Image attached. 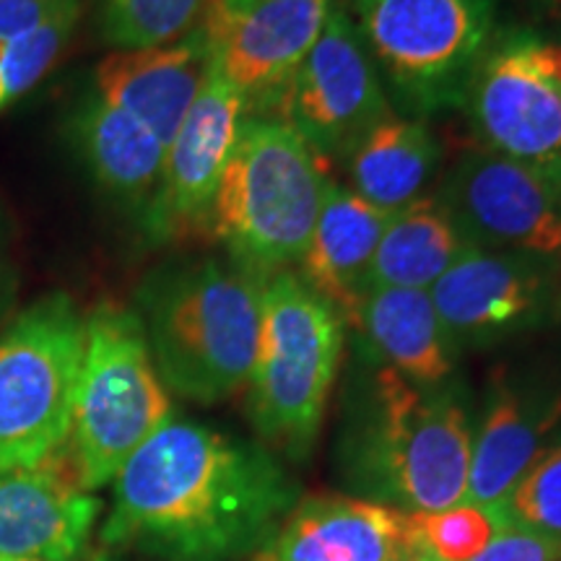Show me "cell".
<instances>
[{
    "label": "cell",
    "mask_w": 561,
    "mask_h": 561,
    "mask_svg": "<svg viewBox=\"0 0 561 561\" xmlns=\"http://www.w3.org/2000/svg\"><path fill=\"white\" fill-rule=\"evenodd\" d=\"M437 161V138L424 123L390 115L348 153L351 191L392 216L421 198Z\"/></svg>",
    "instance_id": "603a6c76"
},
{
    "label": "cell",
    "mask_w": 561,
    "mask_h": 561,
    "mask_svg": "<svg viewBox=\"0 0 561 561\" xmlns=\"http://www.w3.org/2000/svg\"><path fill=\"white\" fill-rule=\"evenodd\" d=\"M476 250L439 198L421 195L390 216L371 263V289L430 291L466 252Z\"/></svg>",
    "instance_id": "7402d4cb"
},
{
    "label": "cell",
    "mask_w": 561,
    "mask_h": 561,
    "mask_svg": "<svg viewBox=\"0 0 561 561\" xmlns=\"http://www.w3.org/2000/svg\"><path fill=\"white\" fill-rule=\"evenodd\" d=\"M172 403L153 367L144 322L121 305L87 318V346L66 455L83 491L102 489L170 421Z\"/></svg>",
    "instance_id": "8992f818"
},
{
    "label": "cell",
    "mask_w": 561,
    "mask_h": 561,
    "mask_svg": "<svg viewBox=\"0 0 561 561\" xmlns=\"http://www.w3.org/2000/svg\"><path fill=\"white\" fill-rule=\"evenodd\" d=\"M549 5H551V11L557 13V16H561V0H549Z\"/></svg>",
    "instance_id": "1f68e13d"
},
{
    "label": "cell",
    "mask_w": 561,
    "mask_h": 561,
    "mask_svg": "<svg viewBox=\"0 0 561 561\" xmlns=\"http://www.w3.org/2000/svg\"><path fill=\"white\" fill-rule=\"evenodd\" d=\"M439 201L476 250L561 255V187L528 164L471 153L447 174Z\"/></svg>",
    "instance_id": "30bf717a"
},
{
    "label": "cell",
    "mask_w": 561,
    "mask_h": 561,
    "mask_svg": "<svg viewBox=\"0 0 561 561\" xmlns=\"http://www.w3.org/2000/svg\"><path fill=\"white\" fill-rule=\"evenodd\" d=\"M320 153L280 121H242L210 229L252 278L301 263L328 187Z\"/></svg>",
    "instance_id": "277c9868"
},
{
    "label": "cell",
    "mask_w": 561,
    "mask_h": 561,
    "mask_svg": "<svg viewBox=\"0 0 561 561\" xmlns=\"http://www.w3.org/2000/svg\"><path fill=\"white\" fill-rule=\"evenodd\" d=\"M405 561H434V559H432V557H426V553H424V551H421V549H419V546H416V551H413V553H411V557H409V559H405Z\"/></svg>",
    "instance_id": "f546056e"
},
{
    "label": "cell",
    "mask_w": 561,
    "mask_h": 561,
    "mask_svg": "<svg viewBox=\"0 0 561 561\" xmlns=\"http://www.w3.org/2000/svg\"><path fill=\"white\" fill-rule=\"evenodd\" d=\"M0 561H34V559H0Z\"/></svg>",
    "instance_id": "836d02e7"
},
{
    "label": "cell",
    "mask_w": 561,
    "mask_h": 561,
    "mask_svg": "<svg viewBox=\"0 0 561 561\" xmlns=\"http://www.w3.org/2000/svg\"><path fill=\"white\" fill-rule=\"evenodd\" d=\"M198 30L216 66L244 94H271L318 42L333 0H206Z\"/></svg>",
    "instance_id": "7c38bea8"
},
{
    "label": "cell",
    "mask_w": 561,
    "mask_h": 561,
    "mask_svg": "<svg viewBox=\"0 0 561 561\" xmlns=\"http://www.w3.org/2000/svg\"><path fill=\"white\" fill-rule=\"evenodd\" d=\"M81 0H60L58 9L21 37L0 42V112L50 73L73 37Z\"/></svg>",
    "instance_id": "cb8c5ba5"
},
{
    "label": "cell",
    "mask_w": 561,
    "mask_h": 561,
    "mask_svg": "<svg viewBox=\"0 0 561 561\" xmlns=\"http://www.w3.org/2000/svg\"><path fill=\"white\" fill-rule=\"evenodd\" d=\"M354 325L385 362L416 385H442L453 375L455 346L430 291L371 289Z\"/></svg>",
    "instance_id": "d6986e66"
},
{
    "label": "cell",
    "mask_w": 561,
    "mask_h": 561,
    "mask_svg": "<svg viewBox=\"0 0 561 561\" xmlns=\"http://www.w3.org/2000/svg\"><path fill=\"white\" fill-rule=\"evenodd\" d=\"M102 546L159 561L261 553L299 486L261 447L198 421L170 419L117 471Z\"/></svg>",
    "instance_id": "6da1fadb"
},
{
    "label": "cell",
    "mask_w": 561,
    "mask_h": 561,
    "mask_svg": "<svg viewBox=\"0 0 561 561\" xmlns=\"http://www.w3.org/2000/svg\"><path fill=\"white\" fill-rule=\"evenodd\" d=\"M413 543L434 561H471L504 525L500 512L460 502L437 512H405Z\"/></svg>",
    "instance_id": "484cf974"
},
{
    "label": "cell",
    "mask_w": 561,
    "mask_h": 561,
    "mask_svg": "<svg viewBox=\"0 0 561 561\" xmlns=\"http://www.w3.org/2000/svg\"><path fill=\"white\" fill-rule=\"evenodd\" d=\"M210 68L208 42L201 30L170 45L115 50L94 70L96 94L112 107L144 123L170 146Z\"/></svg>",
    "instance_id": "e0dca14e"
},
{
    "label": "cell",
    "mask_w": 561,
    "mask_h": 561,
    "mask_svg": "<svg viewBox=\"0 0 561 561\" xmlns=\"http://www.w3.org/2000/svg\"><path fill=\"white\" fill-rule=\"evenodd\" d=\"M496 0H375L364 16L371 58L413 94L450 89L473 68Z\"/></svg>",
    "instance_id": "8fae6325"
},
{
    "label": "cell",
    "mask_w": 561,
    "mask_h": 561,
    "mask_svg": "<svg viewBox=\"0 0 561 561\" xmlns=\"http://www.w3.org/2000/svg\"><path fill=\"white\" fill-rule=\"evenodd\" d=\"M500 515L504 523L561 541V445L543 450L512 489Z\"/></svg>",
    "instance_id": "4316f807"
},
{
    "label": "cell",
    "mask_w": 561,
    "mask_h": 561,
    "mask_svg": "<svg viewBox=\"0 0 561 561\" xmlns=\"http://www.w3.org/2000/svg\"><path fill=\"white\" fill-rule=\"evenodd\" d=\"M252 561H261V559H252Z\"/></svg>",
    "instance_id": "d590c367"
},
{
    "label": "cell",
    "mask_w": 561,
    "mask_h": 561,
    "mask_svg": "<svg viewBox=\"0 0 561 561\" xmlns=\"http://www.w3.org/2000/svg\"><path fill=\"white\" fill-rule=\"evenodd\" d=\"M206 0H96V21L107 45L140 50L178 42L203 13Z\"/></svg>",
    "instance_id": "d4e9b609"
},
{
    "label": "cell",
    "mask_w": 561,
    "mask_h": 561,
    "mask_svg": "<svg viewBox=\"0 0 561 561\" xmlns=\"http://www.w3.org/2000/svg\"><path fill=\"white\" fill-rule=\"evenodd\" d=\"M416 551L405 512L354 496L294 504L261 561H405Z\"/></svg>",
    "instance_id": "2e32d148"
},
{
    "label": "cell",
    "mask_w": 561,
    "mask_h": 561,
    "mask_svg": "<svg viewBox=\"0 0 561 561\" xmlns=\"http://www.w3.org/2000/svg\"><path fill=\"white\" fill-rule=\"evenodd\" d=\"M60 0H0V42L21 37L58 9Z\"/></svg>",
    "instance_id": "f1b7e54d"
},
{
    "label": "cell",
    "mask_w": 561,
    "mask_h": 561,
    "mask_svg": "<svg viewBox=\"0 0 561 561\" xmlns=\"http://www.w3.org/2000/svg\"><path fill=\"white\" fill-rule=\"evenodd\" d=\"M559 416L561 403L536 409L520 392L510 388L496 390L486 419L473 437L471 476L462 502L500 512L533 460L543 453V434Z\"/></svg>",
    "instance_id": "44dd1931"
},
{
    "label": "cell",
    "mask_w": 561,
    "mask_h": 561,
    "mask_svg": "<svg viewBox=\"0 0 561 561\" xmlns=\"http://www.w3.org/2000/svg\"><path fill=\"white\" fill-rule=\"evenodd\" d=\"M546 278L517 252L471 250L439 280L430 297L453 346H481L536 318Z\"/></svg>",
    "instance_id": "9a60e30c"
},
{
    "label": "cell",
    "mask_w": 561,
    "mask_h": 561,
    "mask_svg": "<svg viewBox=\"0 0 561 561\" xmlns=\"http://www.w3.org/2000/svg\"><path fill=\"white\" fill-rule=\"evenodd\" d=\"M371 3H375V0H356V9H359V11L364 13V11H367V9H369V5H371Z\"/></svg>",
    "instance_id": "4dcf8cb0"
},
{
    "label": "cell",
    "mask_w": 561,
    "mask_h": 561,
    "mask_svg": "<svg viewBox=\"0 0 561 561\" xmlns=\"http://www.w3.org/2000/svg\"><path fill=\"white\" fill-rule=\"evenodd\" d=\"M140 307L164 388L195 403H219L248 385L261 343L255 278L203 261L151 278Z\"/></svg>",
    "instance_id": "7a4b0ae2"
},
{
    "label": "cell",
    "mask_w": 561,
    "mask_h": 561,
    "mask_svg": "<svg viewBox=\"0 0 561 561\" xmlns=\"http://www.w3.org/2000/svg\"><path fill=\"white\" fill-rule=\"evenodd\" d=\"M94 561H110V559H107V557H96Z\"/></svg>",
    "instance_id": "e575fe53"
},
{
    "label": "cell",
    "mask_w": 561,
    "mask_h": 561,
    "mask_svg": "<svg viewBox=\"0 0 561 561\" xmlns=\"http://www.w3.org/2000/svg\"><path fill=\"white\" fill-rule=\"evenodd\" d=\"M244 94L231 87L210 55L206 81L167 146L164 172L151 203V227L159 234H187L210 219L221 174L244 121Z\"/></svg>",
    "instance_id": "4fadbf2b"
},
{
    "label": "cell",
    "mask_w": 561,
    "mask_h": 561,
    "mask_svg": "<svg viewBox=\"0 0 561 561\" xmlns=\"http://www.w3.org/2000/svg\"><path fill=\"white\" fill-rule=\"evenodd\" d=\"M87 320L66 294L26 307L0 335V473L62 450L73 426Z\"/></svg>",
    "instance_id": "52a82bcc"
},
{
    "label": "cell",
    "mask_w": 561,
    "mask_h": 561,
    "mask_svg": "<svg viewBox=\"0 0 561 561\" xmlns=\"http://www.w3.org/2000/svg\"><path fill=\"white\" fill-rule=\"evenodd\" d=\"M341 351L343 318L331 301L291 271L265 278L248 411L257 434L294 460L318 439Z\"/></svg>",
    "instance_id": "5b68a950"
},
{
    "label": "cell",
    "mask_w": 561,
    "mask_h": 561,
    "mask_svg": "<svg viewBox=\"0 0 561 561\" xmlns=\"http://www.w3.org/2000/svg\"><path fill=\"white\" fill-rule=\"evenodd\" d=\"M471 561H561V541L504 523L486 549Z\"/></svg>",
    "instance_id": "83f0119b"
},
{
    "label": "cell",
    "mask_w": 561,
    "mask_h": 561,
    "mask_svg": "<svg viewBox=\"0 0 561 561\" xmlns=\"http://www.w3.org/2000/svg\"><path fill=\"white\" fill-rule=\"evenodd\" d=\"M0 250H3V244H0ZM0 273H3V255H0Z\"/></svg>",
    "instance_id": "d6a6232c"
},
{
    "label": "cell",
    "mask_w": 561,
    "mask_h": 561,
    "mask_svg": "<svg viewBox=\"0 0 561 561\" xmlns=\"http://www.w3.org/2000/svg\"><path fill=\"white\" fill-rule=\"evenodd\" d=\"M471 117L494 153L561 187V42L512 37L479 62Z\"/></svg>",
    "instance_id": "ba28073f"
},
{
    "label": "cell",
    "mask_w": 561,
    "mask_h": 561,
    "mask_svg": "<svg viewBox=\"0 0 561 561\" xmlns=\"http://www.w3.org/2000/svg\"><path fill=\"white\" fill-rule=\"evenodd\" d=\"M442 385H416L380 367L354 432L351 473L403 512H437L466 500L473 432Z\"/></svg>",
    "instance_id": "3957f363"
},
{
    "label": "cell",
    "mask_w": 561,
    "mask_h": 561,
    "mask_svg": "<svg viewBox=\"0 0 561 561\" xmlns=\"http://www.w3.org/2000/svg\"><path fill=\"white\" fill-rule=\"evenodd\" d=\"M273 91L280 94V123L320 157H348L377 123L390 117L375 58L343 11H331L307 58Z\"/></svg>",
    "instance_id": "9c48e42d"
},
{
    "label": "cell",
    "mask_w": 561,
    "mask_h": 561,
    "mask_svg": "<svg viewBox=\"0 0 561 561\" xmlns=\"http://www.w3.org/2000/svg\"><path fill=\"white\" fill-rule=\"evenodd\" d=\"M70 140L104 191L130 201L157 195L167 146L128 112L89 96L70 117Z\"/></svg>",
    "instance_id": "ffe728a7"
},
{
    "label": "cell",
    "mask_w": 561,
    "mask_h": 561,
    "mask_svg": "<svg viewBox=\"0 0 561 561\" xmlns=\"http://www.w3.org/2000/svg\"><path fill=\"white\" fill-rule=\"evenodd\" d=\"M390 216L351 187L328 182L312 240L301 257V278L354 322L369 294L371 263Z\"/></svg>",
    "instance_id": "ac0fdd59"
},
{
    "label": "cell",
    "mask_w": 561,
    "mask_h": 561,
    "mask_svg": "<svg viewBox=\"0 0 561 561\" xmlns=\"http://www.w3.org/2000/svg\"><path fill=\"white\" fill-rule=\"evenodd\" d=\"M100 510L66 453L0 473V559L79 561Z\"/></svg>",
    "instance_id": "5bb4252c"
}]
</instances>
